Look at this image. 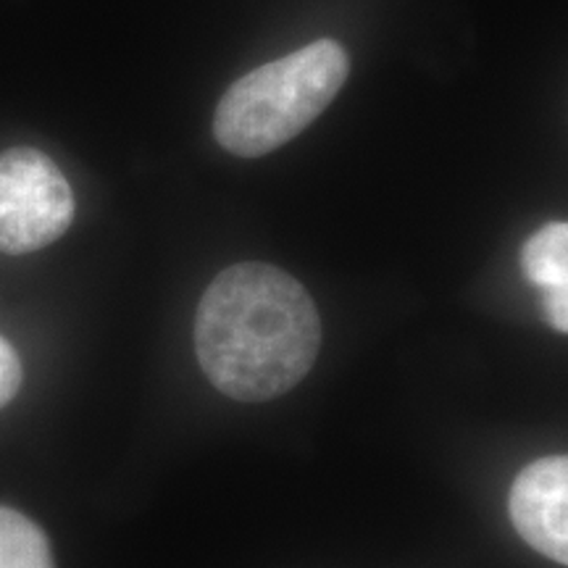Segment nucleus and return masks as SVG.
<instances>
[{
  "instance_id": "nucleus-1",
  "label": "nucleus",
  "mask_w": 568,
  "mask_h": 568,
  "mask_svg": "<svg viewBox=\"0 0 568 568\" xmlns=\"http://www.w3.org/2000/svg\"><path fill=\"white\" fill-rule=\"evenodd\" d=\"M322 347V318L295 276L268 264L224 268L195 316V353L211 385L232 400L290 393Z\"/></svg>"
},
{
  "instance_id": "nucleus-2",
  "label": "nucleus",
  "mask_w": 568,
  "mask_h": 568,
  "mask_svg": "<svg viewBox=\"0 0 568 568\" xmlns=\"http://www.w3.org/2000/svg\"><path fill=\"white\" fill-rule=\"evenodd\" d=\"M347 74L351 61L339 42H311L240 77L216 105L213 134L240 159L272 153L322 116Z\"/></svg>"
},
{
  "instance_id": "nucleus-3",
  "label": "nucleus",
  "mask_w": 568,
  "mask_h": 568,
  "mask_svg": "<svg viewBox=\"0 0 568 568\" xmlns=\"http://www.w3.org/2000/svg\"><path fill=\"white\" fill-rule=\"evenodd\" d=\"M74 222L67 176L34 148L0 153V253H34L55 243Z\"/></svg>"
},
{
  "instance_id": "nucleus-4",
  "label": "nucleus",
  "mask_w": 568,
  "mask_h": 568,
  "mask_svg": "<svg viewBox=\"0 0 568 568\" xmlns=\"http://www.w3.org/2000/svg\"><path fill=\"white\" fill-rule=\"evenodd\" d=\"M510 521L524 542L556 564H568V460L548 456L518 474L508 497Z\"/></svg>"
},
{
  "instance_id": "nucleus-5",
  "label": "nucleus",
  "mask_w": 568,
  "mask_h": 568,
  "mask_svg": "<svg viewBox=\"0 0 568 568\" xmlns=\"http://www.w3.org/2000/svg\"><path fill=\"white\" fill-rule=\"evenodd\" d=\"M521 268L537 287H568V224L552 222L531 234L521 247Z\"/></svg>"
},
{
  "instance_id": "nucleus-6",
  "label": "nucleus",
  "mask_w": 568,
  "mask_h": 568,
  "mask_svg": "<svg viewBox=\"0 0 568 568\" xmlns=\"http://www.w3.org/2000/svg\"><path fill=\"white\" fill-rule=\"evenodd\" d=\"M0 568H55L51 542L38 524L0 506Z\"/></svg>"
},
{
  "instance_id": "nucleus-7",
  "label": "nucleus",
  "mask_w": 568,
  "mask_h": 568,
  "mask_svg": "<svg viewBox=\"0 0 568 568\" xmlns=\"http://www.w3.org/2000/svg\"><path fill=\"white\" fill-rule=\"evenodd\" d=\"M21 387V361L9 339L0 337V408L9 406Z\"/></svg>"
},
{
  "instance_id": "nucleus-8",
  "label": "nucleus",
  "mask_w": 568,
  "mask_h": 568,
  "mask_svg": "<svg viewBox=\"0 0 568 568\" xmlns=\"http://www.w3.org/2000/svg\"><path fill=\"white\" fill-rule=\"evenodd\" d=\"M542 305H545V316L552 329L558 332H568V287H550L545 290L542 295Z\"/></svg>"
}]
</instances>
